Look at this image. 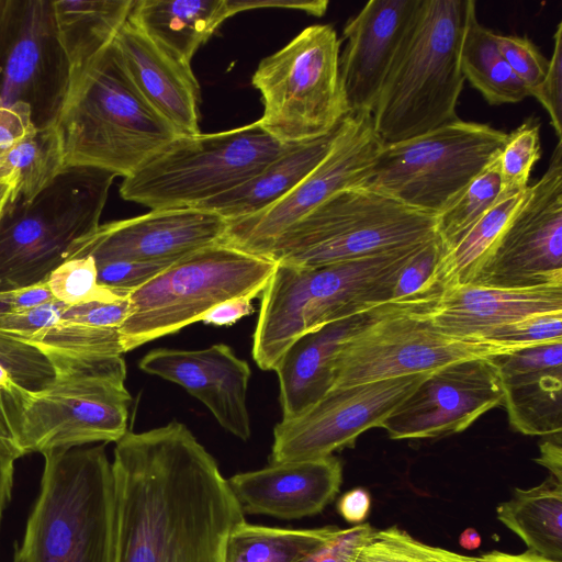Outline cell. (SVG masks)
<instances>
[{
  "instance_id": "4fadbf2b",
  "label": "cell",
  "mask_w": 562,
  "mask_h": 562,
  "mask_svg": "<svg viewBox=\"0 0 562 562\" xmlns=\"http://www.w3.org/2000/svg\"><path fill=\"white\" fill-rule=\"evenodd\" d=\"M515 349L449 336L434 325L428 314L412 313L393 303L342 345L334 363L333 389L429 373L452 362Z\"/></svg>"
},
{
  "instance_id": "2e32d148",
  "label": "cell",
  "mask_w": 562,
  "mask_h": 562,
  "mask_svg": "<svg viewBox=\"0 0 562 562\" xmlns=\"http://www.w3.org/2000/svg\"><path fill=\"white\" fill-rule=\"evenodd\" d=\"M427 374L331 389L300 415L276 425L269 463L319 459L353 447L362 432L381 427Z\"/></svg>"
},
{
  "instance_id": "d6a6232c",
  "label": "cell",
  "mask_w": 562,
  "mask_h": 562,
  "mask_svg": "<svg viewBox=\"0 0 562 562\" xmlns=\"http://www.w3.org/2000/svg\"><path fill=\"white\" fill-rule=\"evenodd\" d=\"M340 529L338 526L280 528L245 520L229 535L225 562H299Z\"/></svg>"
},
{
  "instance_id": "277c9868",
  "label": "cell",
  "mask_w": 562,
  "mask_h": 562,
  "mask_svg": "<svg viewBox=\"0 0 562 562\" xmlns=\"http://www.w3.org/2000/svg\"><path fill=\"white\" fill-rule=\"evenodd\" d=\"M65 167H90L126 178L178 133L143 98L113 43L68 93L56 122Z\"/></svg>"
},
{
  "instance_id": "7402d4cb",
  "label": "cell",
  "mask_w": 562,
  "mask_h": 562,
  "mask_svg": "<svg viewBox=\"0 0 562 562\" xmlns=\"http://www.w3.org/2000/svg\"><path fill=\"white\" fill-rule=\"evenodd\" d=\"M341 462L325 458L269 463L227 479L244 514L300 519L321 513L339 492Z\"/></svg>"
},
{
  "instance_id": "6125c7cd",
  "label": "cell",
  "mask_w": 562,
  "mask_h": 562,
  "mask_svg": "<svg viewBox=\"0 0 562 562\" xmlns=\"http://www.w3.org/2000/svg\"><path fill=\"white\" fill-rule=\"evenodd\" d=\"M14 385L8 372L0 366V387H11Z\"/></svg>"
},
{
  "instance_id": "ba28073f",
  "label": "cell",
  "mask_w": 562,
  "mask_h": 562,
  "mask_svg": "<svg viewBox=\"0 0 562 562\" xmlns=\"http://www.w3.org/2000/svg\"><path fill=\"white\" fill-rule=\"evenodd\" d=\"M277 262L224 241L188 254L128 294L123 351L173 334L220 303L262 293Z\"/></svg>"
},
{
  "instance_id": "ab89813d",
  "label": "cell",
  "mask_w": 562,
  "mask_h": 562,
  "mask_svg": "<svg viewBox=\"0 0 562 562\" xmlns=\"http://www.w3.org/2000/svg\"><path fill=\"white\" fill-rule=\"evenodd\" d=\"M54 297L67 305L90 300H116L121 297L98 284L97 265L92 257L68 259L47 278Z\"/></svg>"
},
{
  "instance_id": "6da1fadb",
  "label": "cell",
  "mask_w": 562,
  "mask_h": 562,
  "mask_svg": "<svg viewBox=\"0 0 562 562\" xmlns=\"http://www.w3.org/2000/svg\"><path fill=\"white\" fill-rule=\"evenodd\" d=\"M115 443L113 562H225L245 514L191 430L173 420Z\"/></svg>"
},
{
  "instance_id": "b9f144b4",
  "label": "cell",
  "mask_w": 562,
  "mask_h": 562,
  "mask_svg": "<svg viewBox=\"0 0 562 562\" xmlns=\"http://www.w3.org/2000/svg\"><path fill=\"white\" fill-rule=\"evenodd\" d=\"M495 41L501 54L531 97L547 74L549 59L527 36L495 33Z\"/></svg>"
},
{
  "instance_id": "be15d7a7",
  "label": "cell",
  "mask_w": 562,
  "mask_h": 562,
  "mask_svg": "<svg viewBox=\"0 0 562 562\" xmlns=\"http://www.w3.org/2000/svg\"><path fill=\"white\" fill-rule=\"evenodd\" d=\"M8 312H11L9 306L0 301V315L8 313Z\"/></svg>"
},
{
  "instance_id": "db71d44e",
  "label": "cell",
  "mask_w": 562,
  "mask_h": 562,
  "mask_svg": "<svg viewBox=\"0 0 562 562\" xmlns=\"http://www.w3.org/2000/svg\"><path fill=\"white\" fill-rule=\"evenodd\" d=\"M371 508V496L368 490L355 487L347 491L338 499L337 509L339 515L350 524H362L368 517Z\"/></svg>"
},
{
  "instance_id": "30bf717a",
  "label": "cell",
  "mask_w": 562,
  "mask_h": 562,
  "mask_svg": "<svg viewBox=\"0 0 562 562\" xmlns=\"http://www.w3.org/2000/svg\"><path fill=\"white\" fill-rule=\"evenodd\" d=\"M289 146L257 121L223 132L178 135L123 178L120 194L150 210L198 207L255 176Z\"/></svg>"
},
{
  "instance_id": "ee69618b",
  "label": "cell",
  "mask_w": 562,
  "mask_h": 562,
  "mask_svg": "<svg viewBox=\"0 0 562 562\" xmlns=\"http://www.w3.org/2000/svg\"><path fill=\"white\" fill-rule=\"evenodd\" d=\"M553 42L547 74L531 97L546 109L559 143H562V22L557 26Z\"/></svg>"
},
{
  "instance_id": "cb8c5ba5",
  "label": "cell",
  "mask_w": 562,
  "mask_h": 562,
  "mask_svg": "<svg viewBox=\"0 0 562 562\" xmlns=\"http://www.w3.org/2000/svg\"><path fill=\"white\" fill-rule=\"evenodd\" d=\"M113 45L133 85L178 133H200V86L191 65L149 40L127 20Z\"/></svg>"
},
{
  "instance_id": "e575fe53",
  "label": "cell",
  "mask_w": 562,
  "mask_h": 562,
  "mask_svg": "<svg viewBox=\"0 0 562 562\" xmlns=\"http://www.w3.org/2000/svg\"><path fill=\"white\" fill-rule=\"evenodd\" d=\"M496 157L436 216V236L442 252L502 200Z\"/></svg>"
},
{
  "instance_id": "8fae6325",
  "label": "cell",
  "mask_w": 562,
  "mask_h": 562,
  "mask_svg": "<svg viewBox=\"0 0 562 562\" xmlns=\"http://www.w3.org/2000/svg\"><path fill=\"white\" fill-rule=\"evenodd\" d=\"M340 40L329 24L305 27L263 58L252 75L263 114L259 126L282 145L333 132L349 113L340 81Z\"/></svg>"
},
{
  "instance_id": "e0dca14e",
  "label": "cell",
  "mask_w": 562,
  "mask_h": 562,
  "mask_svg": "<svg viewBox=\"0 0 562 562\" xmlns=\"http://www.w3.org/2000/svg\"><path fill=\"white\" fill-rule=\"evenodd\" d=\"M69 90V65L50 0H10L0 65V98L23 102L36 128L56 124Z\"/></svg>"
},
{
  "instance_id": "11a10c76",
  "label": "cell",
  "mask_w": 562,
  "mask_h": 562,
  "mask_svg": "<svg viewBox=\"0 0 562 562\" xmlns=\"http://www.w3.org/2000/svg\"><path fill=\"white\" fill-rule=\"evenodd\" d=\"M562 437H547L540 443V456L535 461L551 472V476L562 482Z\"/></svg>"
},
{
  "instance_id": "681fc988",
  "label": "cell",
  "mask_w": 562,
  "mask_h": 562,
  "mask_svg": "<svg viewBox=\"0 0 562 562\" xmlns=\"http://www.w3.org/2000/svg\"><path fill=\"white\" fill-rule=\"evenodd\" d=\"M35 131L36 126L27 104L8 103L0 98V153L21 143Z\"/></svg>"
},
{
  "instance_id": "7c38bea8",
  "label": "cell",
  "mask_w": 562,
  "mask_h": 562,
  "mask_svg": "<svg viewBox=\"0 0 562 562\" xmlns=\"http://www.w3.org/2000/svg\"><path fill=\"white\" fill-rule=\"evenodd\" d=\"M507 134L458 119L424 135L383 144L360 187L437 216L498 155Z\"/></svg>"
},
{
  "instance_id": "74e56055",
  "label": "cell",
  "mask_w": 562,
  "mask_h": 562,
  "mask_svg": "<svg viewBox=\"0 0 562 562\" xmlns=\"http://www.w3.org/2000/svg\"><path fill=\"white\" fill-rule=\"evenodd\" d=\"M40 348L78 355L122 356L119 328H98L58 321L49 328L22 340Z\"/></svg>"
},
{
  "instance_id": "f907efd6",
  "label": "cell",
  "mask_w": 562,
  "mask_h": 562,
  "mask_svg": "<svg viewBox=\"0 0 562 562\" xmlns=\"http://www.w3.org/2000/svg\"><path fill=\"white\" fill-rule=\"evenodd\" d=\"M0 301L7 304L11 312H21L50 303L56 299L47 281H43L33 285L0 292Z\"/></svg>"
},
{
  "instance_id": "1f68e13d",
  "label": "cell",
  "mask_w": 562,
  "mask_h": 562,
  "mask_svg": "<svg viewBox=\"0 0 562 562\" xmlns=\"http://www.w3.org/2000/svg\"><path fill=\"white\" fill-rule=\"evenodd\" d=\"M528 188L498 201L451 248L441 254L434 274L437 284L446 290L472 282L524 202Z\"/></svg>"
},
{
  "instance_id": "44dd1931",
  "label": "cell",
  "mask_w": 562,
  "mask_h": 562,
  "mask_svg": "<svg viewBox=\"0 0 562 562\" xmlns=\"http://www.w3.org/2000/svg\"><path fill=\"white\" fill-rule=\"evenodd\" d=\"M420 0H371L344 27L339 57L349 113H372Z\"/></svg>"
},
{
  "instance_id": "680465c9",
  "label": "cell",
  "mask_w": 562,
  "mask_h": 562,
  "mask_svg": "<svg viewBox=\"0 0 562 562\" xmlns=\"http://www.w3.org/2000/svg\"><path fill=\"white\" fill-rule=\"evenodd\" d=\"M481 536L480 533L472 527L464 529L460 537L459 543L462 548L468 550H474L481 546Z\"/></svg>"
},
{
  "instance_id": "9f6ffc18",
  "label": "cell",
  "mask_w": 562,
  "mask_h": 562,
  "mask_svg": "<svg viewBox=\"0 0 562 562\" xmlns=\"http://www.w3.org/2000/svg\"><path fill=\"white\" fill-rule=\"evenodd\" d=\"M15 460L13 454L0 448V531L3 513L12 495Z\"/></svg>"
},
{
  "instance_id": "91938a15",
  "label": "cell",
  "mask_w": 562,
  "mask_h": 562,
  "mask_svg": "<svg viewBox=\"0 0 562 562\" xmlns=\"http://www.w3.org/2000/svg\"><path fill=\"white\" fill-rule=\"evenodd\" d=\"M15 182L11 179L0 180V216L5 207L11 203Z\"/></svg>"
},
{
  "instance_id": "4dcf8cb0",
  "label": "cell",
  "mask_w": 562,
  "mask_h": 562,
  "mask_svg": "<svg viewBox=\"0 0 562 562\" xmlns=\"http://www.w3.org/2000/svg\"><path fill=\"white\" fill-rule=\"evenodd\" d=\"M460 66L464 80L492 105L517 103L529 97L501 54L495 33L479 22L475 8L463 35Z\"/></svg>"
},
{
  "instance_id": "7a4b0ae2",
  "label": "cell",
  "mask_w": 562,
  "mask_h": 562,
  "mask_svg": "<svg viewBox=\"0 0 562 562\" xmlns=\"http://www.w3.org/2000/svg\"><path fill=\"white\" fill-rule=\"evenodd\" d=\"M474 8L472 0H420L371 113L384 145L459 119L460 50Z\"/></svg>"
},
{
  "instance_id": "8d00e7d4",
  "label": "cell",
  "mask_w": 562,
  "mask_h": 562,
  "mask_svg": "<svg viewBox=\"0 0 562 562\" xmlns=\"http://www.w3.org/2000/svg\"><path fill=\"white\" fill-rule=\"evenodd\" d=\"M540 156V123L529 117L507 134L505 144L496 157L502 199L528 188L531 170Z\"/></svg>"
},
{
  "instance_id": "c3c4849f",
  "label": "cell",
  "mask_w": 562,
  "mask_h": 562,
  "mask_svg": "<svg viewBox=\"0 0 562 562\" xmlns=\"http://www.w3.org/2000/svg\"><path fill=\"white\" fill-rule=\"evenodd\" d=\"M21 413V387H0V448L16 459L24 456L19 443Z\"/></svg>"
},
{
  "instance_id": "7bdbcfd3",
  "label": "cell",
  "mask_w": 562,
  "mask_h": 562,
  "mask_svg": "<svg viewBox=\"0 0 562 562\" xmlns=\"http://www.w3.org/2000/svg\"><path fill=\"white\" fill-rule=\"evenodd\" d=\"M172 262L117 260L95 263L98 284L120 296H128Z\"/></svg>"
},
{
  "instance_id": "f546056e",
  "label": "cell",
  "mask_w": 562,
  "mask_h": 562,
  "mask_svg": "<svg viewBox=\"0 0 562 562\" xmlns=\"http://www.w3.org/2000/svg\"><path fill=\"white\" fill-rule=\"evenodd\" d=\"M496 514L529 551L562 561V482L550 476L538 486L515 488Z\"/></svg>"
},
{
  "instance_id": "9c48e42d",
  "label": "cell",
  "mask_w": 562,
  "mask_h": 562,
  "mask_svg": "<svg viewBox=\"0 0 562 562\" xmlns=\"http://www.w3.org/2000/svg\"><path fill=\"white\" fill-rule=\"evenodd\" d=\"M436 236V216L382 193L341 190L289 227L267 258L319 267L425 244Z\"/></svg>"
},
{
  "instance_id": "f35d334b",
  "label": "cell",
  "mask_w": 562,
  "mask_h": 562,
  "mask_svg": "<svg viewBox=\"0 0 562 562\" xmlns=\"http://www.w3.org/2000/svg\"><path fill=\"white\" fill-rule=\"evenodd\" d=\"M0 366L19 387L37 392L54 376L48 356L37 346L0 333Z\"/></svg>"
},
{
  "instance_id": "ac0fdd59",
  "label": "cell",
  "mask_w": 562,
  "mask_h": 562,
  "mask_svg": "<svg viewBox=\"0 0 562 562\" xmlns=\"http://www.w3.org/2000/svg\"><path fill=\"white\" fill-rule=\"evenodd\" d=\"M493 356L449 363L431 371L386 417L392 439H428L458 434L503 404V384Z\"/></svg>"
},
{
  "instance_id": "ffe728a7",
  "label": "cell",
  "mask_w": 562,
  "mask_h": 562,
  "mask_svg": "<svg viewBox=\"0 0 562 562\" xmlns=\"http://www.w3.org/2000/svg\"><path fill=\"white\" fill-rule=\"evenodd\" d=\"M138 367L182 386L232 435L244 441L250 438L247 391L251 370L229 346L216 344L198 350L153 349L139 360Z\"/></svg>"
},
{
  "instance_id": "816d5d0a",
  "label": "cell",
  "mask_w": 562,
  "mask_h": 562,
  "mask_svg": "<svg viewBox=\"0 0 562 562\" xmlns=\"http://www.w3.org/2000/svg\"><path fill=\"white\" fill-rule=\"evenodd\" d=\"M233 15L254 9L285 8L322 16L327 11V0H228Z\"/></svg>"
},
{
  "instance_id": "d590c367",
  "label": "cell",
  "mask_w": 562,
  "mask_h": 562,
  "mask_svg": "<svg viewBox=\"0 0 562 562\" xmlns=\"http://www.w3.org/2000/svg\"><path fill=\"white\" fill-rule=\"evenodd\" d=\"M352 562H477V558L426 544L392 526L374 530L358 548Z\"/></svg>"
},
{
  "instance_id": "3957f363",
  "label": "cell",
  "mask_w": 562,
  "mask_h": 562,
  "mask_svg": "<svg viewBox=\"0 0 562 562\" xmlns=\"http://www.w3.org/2000/svg\"><path fill=\"white\" fill-rule=\"evenodd\" d=\"M422 245L319 267L277 262L254 333L257 366L273 371L301 336L391 303L400 270Z\"/></svg>"
},
{
  "instance_id": "d6986e66",
  "label": "cell",
  "mask_w": 562,
  "mask_h": 562,
  "mask_svg": "<svg viewBox=\"0 0 562 562\" xmlns=\"http://www.w3.org/2000/svg\"><path fill=\"white\" fill-rule=\"evenodd\" d=\"M228 222L196 207L151 210L100 224L71 246L68 259L90 256L95 263L117 260L176 261L222 241Z\"/></svg>"
},
{
  "instance_id": "4316f807",
  "label": "cell",
  "mask_w": 562,
  "mask_h": 562,
  "mask_svg": "<svg viewBox=\"0 0 562 562\" xmlns=\"http://www.w3.org/2000/svg\"><path fill=\"white\" fill-rule=\"evenodd\" d=\"M338 126L323 137L289 146L255 176L196 209L211 211L227 222H233L271 206L324 159Z\"/></svg>"
},
{
  "instance_id": "f1b7e54d",
  "label": "cell",
  "mask_w": 562,
  "mask_h": 562,
  "mask_svg": "<svg viewBox=\"0 0 562 562\" xmlns=\"http://www.w3.org/2000/svg\"><path fill=\"white\" fill-rule=\"evenodd\" d=\"M134 0H53L55 23L69 65V90L114 41Z\"/></svg>"
},
{
  "instance_id": "d4e9b609",
  "label": "cell",
  "mask_w": 562,
  "mask_h": 562,
  "mask_svg": "<svg viewBox=\"0 0 562 562\" xmlns=\"http://www.w3.org/2000/svg\"><path fill=\"white\" fill-rule=\"evenodd\" d=\"M555 312H562V284L525 289L467 284L443 290L428 317L449 336L483 340L503 325Z\"/></svg>"
},
{
  "instance_id": "83f0119b",
  "label": "cell",
  "mask_w": 562,
  "mask_h": 562,
  "mask_svg": "<svg viewBox=\"0 0 562 562\" xmlns=\"http://www.w3.org/2000/svg\"><path fill=\"white\" fill-rule=\"evenodd\" d=\"M233 16L228 0H134L127 21L176 59L196 50Z\"/></svg>"
},
{
  "instance_id": "52a82bcc",
  "label": "cell",
  "mask_w": 562,
  "mask_h": 562,
  "mask_svg": "<svg viewBox=\"0 0 562 562\" xmlns=\"http://www.w3.org/2000/svg\"><path fill=\"white\" fill-rule=\"evenodd\" d=\"M115 177L65 167L33 199L10 203L0 216V292L46 281L74 243L99 227Z\"/></svg>"
},
{
  "instance_id": "7dc6e473",
  "label": "cell",
  "mask_w": 562,
  "mask_h": 562,
  "mask_svg": "<svg viewBox=\"0 0 562 562\" xmlns=\"http://www.w3.org/2000/svg\"><path fill=\"white\" fill-rule=\"evenodd\" d=\"M375 529L369 522L340 529L299 562H352L358 548Z\"/></svg>"
},
{
  "instance_id": "8992f818",
  "label": "cell",
  "mask_w": 562,
  "mask_h": 562,
  "mask_svg": "<svg viewBox=\"0 0 562 562\" xmlns=\"http://www.w3.org/2000/svg\"><path fill=\"white\" fill-rule=\"evenodd\" d=\"M41 349L54 376L37 392L21 389L19 443L24 456L117 442L128 431L132 403L123 357Z\"/></svg>"
},
{
  "instance_id": "60d3db41",
  "label": "cell",
  "mask_w": 562,
  "mask_h": 562,
  "mask_svg": "<svg viewBox=\"0 0 562 562\" xmlns=\"http://www.w3.org/2000/svg\"><path fill=\"white\" fill-rule=\"evenodd\" d=\"M483 340L517 348L562 341V312L532 315L495 328Z\"/></svg>"
},
{
  "instance_id": "6f0895ef",
  "label": "cell",
  "mask_w": 562,
  "mask_h": 562,
  "mask_svg": "<svg viewBox=\"0 0 562 562\" xmlns=\"http://www.w3.org/2000/svg\"><path fill=\"white\" fill-rule=\"evenodd\" d=\"M477 562H562L546 558L532 551L522 553H507L493 550L477 558Z\"/></svg>"
},
{
  "instance_id": "5bb4252c",
  "label": "cell",
  "mask_w": 562,
  "mask_h": 562,
  "mask_svg": "<svg viewBox=\"0 0 562 562\" xmlns=\"http://www.w3.org/2000/svg\"><path fill=\"white\" fill-rule=\"evenodd\" d=\"M382 146L370 113H348L324 159L271 206L228 222L222 241L267 258L274 241L289 227L335 193L361 186Z\"/></svg>"
},
{
  "instance_id": "9a60e30c",
  "label": "cell",
  "mask_w": 562,
  "mask_h": 562,
  "mask_svg": "<svg viewBox=\"0 0 562 562\" xmlns=\"http://www.w3.org/2000/svg\"><path fill=\"white\" fill-rule=\"evenodd\" d=\"M470 284L525 289L562 284V143Z\"/></svg>"
},
{
  "instance_id": "603a6c76",
  "label": "cell",
  "mask_w": 562,
  "mask_h": 562,
  "mask_svg": "<svg viewBox=\"0 0 562 562\" xmlns=\"http://www.w3.org/2000/svg\"><path fill=\"white\" fill-rule=\"evenodd\" d=\"M513 429L527 436L562 435V341L492 357Z\"/></svg>"
},
{
  "instance_id": "bcb514c9",
  "label": "cell",
  "mask_w": 562,
  "mask_h": 562,
  "mask_svg": "<svg viewBox=\"0 0 562 562\" xmlns=\"http://www.w3.org/2000/svg\"><path fill=\"white\" fill-rule=\"evenodd\" d=\"M67 304L59 301L0 315V333L25 340L58 323Z\"/></svg>"
},
{
  "instance_id": "836d02e7",
  "label": "cell",
  "mask_w": 562,
  "mask_h": 562,
  "mask_svg": "<svg viewBox=\"0 0 562 562\" xmlns=\"http://www.w3.org/2000/svg\"><path fill=\"white\" fill-rule=\"evenodd\" d=\"M64 169L63 147L56 125L35 133L0 153V180L15 182L12 202L29 201Z\"/></svg>"
},
{
  "instance_id": "5b68a950",
  "label": "cell",
  "mask_w": 562,
  "mask_h": 562,
  "mask_svg": "<svg viewBox=\"0 0 562 562\" xmlns=\"http://www.w3.org/2000/svg\"><path fill=\"white\" fill-rule=\"evenodd\" d=\"M43 456L40 492L12 562H113L115 486L104 443Z\"/></svg>"
},
{
  "instance_id": "484cf974",
  "label": "cell",
  "mask_w": 562,
  "mask_h": 562,
  "mask_svg": "<svg viewBox=\"0 0 562 562\" xmlns=\"http://www.w3.org/2000/svg\"><path fill=\"white\" fill-rule=\"evenodd\" d=\"M392 304L333 322L290 345L273 370L279 379L282 419L300 415L333 389L334 363L342 345Z\"/></svg>"
},
{
  "instance_id": "f5cc1de1",
  "label": "cell",
  "mask_w": 562,
  "mask_h": 562,
  "mask_svg": "<svg viewBox=\"0 0 562 562\" xmlns=\"http://www.w3.org/2000/svg\"><path fill=\"white\" fill-rule=\"evenodd\" d=\"M255 297L257 296L248 294L226 300L210 310L201 322L216 326L232 325L254 311Z\"/></svg>"
},
{
  "instance_id": "f6af8a7d",
  "label": "cell",
  "mask_w": 562,
  "mask_h": 562,
  "mask_svg": "<svg viewBox=\"0 0 562 562\" xmlns=\"http://www.w3.org/2000/svg\"><path fill=\"white\" fill-rule=\"evenodd\" d=\"M128 314V296L116 300H90L67 305L60 322L98 328H119Z\"/></svg>"
},
{
  "instance_id": "94428289",
  "label": "cell",
  "mask_w": 562,
  "mask_h": 562,
  "mask_svg": "<svg viewBox=\"0 0 562 562\" xmlns=\"http://www.w3.org/2000/svg\"><path fill=\"white\" fill-rule=\"evenodd\" d=\"M9 7H10V0H0V65H1V56H2L3 33H4L8 12H9Z\"/></svg>"
}]
</instances>
